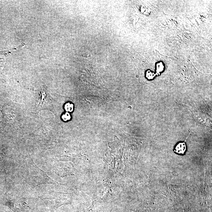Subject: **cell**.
I'll return each mask as SVG.
<instances>
[{"mask_svg": "<svg viewBox=\"0 0 212 212\" xmlns=\"http://www.w3.org/2000/svg\"><path fill=\"white\" fill-rule=\"evenodd\" d=\"M187 146L185 142L180 143L175 146L174 151L177 154L183 155L185 154L186 151Z\"/></svg>", "mask_w": 212, "mask_h": 212, "instance_id": "6da1fadb", "label": "cell"}, {"mask_svg": "<svg viewBox=\"0 0 212 212\" xmlns=\"http://www.w3.org/2000/svg\"><path fill=\"white\" fill-rule=\"evenodd\" d=\"M65 108L66 111L68 112H72L73 110L74 105L70 103H67L65 105Z\"/></svg>", "mask_w": 212, "mask_h": 212, "instance_id": "7a4b0ae2", "label": "cell"}, {"mask_svg": "<svg viewBox=\"0 0 212 212\" xmlns=\"http://www.w3.org/2000/svg\"><path fill=\"white\" fill-rule=\"evenodd\" d=\"M62 119L64 121H67L70 120L71 117L69 113L66 112L62 116Z\"/></svg>", "mask_w": 212, "mask_h": 212, "instance_id": "3957f363", "label": "cell"}]
</instances>
